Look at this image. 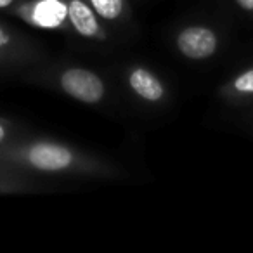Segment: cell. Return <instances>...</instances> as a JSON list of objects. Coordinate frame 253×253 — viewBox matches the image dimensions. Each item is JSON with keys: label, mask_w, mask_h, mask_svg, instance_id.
<instances>
[{"label": "cell", "mask_w": 253, "mask_h": 253, "mask_svg": "<svg viewBox=\"0 0 253 253\" xmlns=\"http://www.w3.org/2000/svg\"><path fill=\"white\" fill-rule=\"evenodd\" d=\"M61 87L68 95L78 99L82 102L94 104L104 95V84L95 73L84 68L66 70L61 75Z\"/></svg>", "instance_id": "cell-1"}, {"label": "cell", "mask_w": 253, "mask_h": 253, "mask_svg": "<svg viewBox=\"0 0 253 253\" xmlns=\"http://www.w3.org/2000/svg\"><path fill=\"white\" fill-rule=\"evenodd\" d=\"M177 47L189 59H207L217 50V37L210 28L191 26L179 35Z\"/></svg>", "instance_id": "cell-2"}, {"label": "cell", "mask_w": 253, "mask_h": 253, "mask_svg": "<svg viewBox=\"0 0 253 253\" xmlns=\"http://www.w3.org/2000/svg\"><path fill=\"white\" fill-rule=\"evenodd\" d=\"M28 162L35 169L43 170V172H59L73 163V155L70 149L63 148V146L40 142V144L30 148Z\"/></svg>", "instance_id": "cell-3"}, {"label": "cell", "mask_w": 253, "mask_h": 253, "mask_svg": "<svg viewBox=\"0 0 253 253\" xmlns=\"http://www.w3.org/2000/svg\"><path fill=\"white\" fill-rule=\"evenodd\" d=\"M68 18H70L71 25L75 26V30L80 35L87 37V39H99V37H102L101 26H99L94 12L82 0H70V4H68Z\"/></svg>", "instance_id": "cell-4"}, {"label": "cell", "mask_w": 253, "mask_h": 253, "mask_svg": "<svg viewBox=\"0 0 253 253\" xmlns=\"http://www.w3.org/2000/svg\"><path fill=\"white\" fill-rule=\"evenodd\" d=\"M68 5L61 0H40L33 7L32 21L45 28H56L66 19Z\"/></svg>", "instance_id": "cell-5"}, {"label": "cell", "mask_w": 253, "mask_h": 253, "mask_svg": "<svg viewBox=\"0 0 253 253\" xmlns=\"http://www.w3.org/2000/svg\"><path fill=\"white\" fill-rule=\"evenodd\" d=\"M128 84H130L132 90L146 101H160L165 94L162 82L153 73H149L148 70H141V68L132 71L130 77H128Z\"/></svg>", "instance_id": "cell-6"}, {"label": "cell", "mask_w": 253, "mask_h": 253, "mask_svg": "<svg viewBox=\"0 0 253 253\" xmlns=\"http://www.w3.org/2000/svg\"><path fill=\"white\" fill-rule=\"evenodd\" d=\"M92 7L101 18L104 19H118L123 14V0H90Z\"/></svg>", "instance_id": "cell-7"}, {"label": "cell", "mask_w": 253, "mask_h": 253, "mask_svg": "<svg viewBox=\"0 0 253 253\" xmlns=\"http://www.w3.org/2000/svg\"><path fill=\"white\" fill-rule=\"evenodd\" d=\"M234 88L243 94H253V70L239 75L234 80Z\"/></svg>", "instance_id": "cell-8"}, {"label": "cell", "mask_w": 253, "mask_h": 253, "mask_svg": "<svg viewBox=\"0 0 253 253\" xmlns=\"http://www.w3.org/2000/svg\"><path fill=\"white\" fill-rule=\"evenodd\" d=\"M238 5L245 11H253V0H236Z\"/></svg>", "instance_id": "cell-9"}, {"label": "cell", "mask_w": 253, "mask_h": 253, "mask_svg": "<svg viewBox=\"0 0 253 253\" xmlns=\"http://www.w3.org/2000/svg\"><path fill=\"white\" fill-rule=\"evenodd\" d=\"M9 43V35L4 32V30L0 28V47H4V45H7Z\"/></svg>", "instance_id": "cell-10"}, {"label": "cell", "mask_w": 253, "mask_h": 253, "mask_svg": "<svg viewBox=\"0 0 253 253\" xmlns=\"http://www.w3.org/2000/svg\"><path fill=\"white\" fill-rule=\"evenodd\" d=\"M12 2H14V0H0V9H2V7H9Z\"/></svg>", "instance_id": "cell-11"}, {"label": "cell", "mask_w": 253, "mask_h": 253, "mask_svg": "<svg viewBox=\"0 0 253 253\" xmlns=\"http://www.w3.org/2000/svg\"><path fill=\"white\" fill-rule=\"evenodd\" d=\"M4 137H5V130H4V126L0 125V141H2Z\"/></svg>", "instance_id": "cell-12"}]
</instances>
